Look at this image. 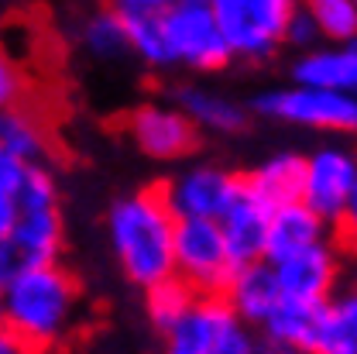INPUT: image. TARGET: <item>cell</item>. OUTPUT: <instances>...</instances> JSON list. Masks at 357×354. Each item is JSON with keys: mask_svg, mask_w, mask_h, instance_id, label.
Instances as JSON below:
<instances>
[{"mask_svg": "<svg viewBox=\"0 0 357 354\" xmlns=\"http://www.w3.org/2000/svg\"><path fill=\"white\" fill-rule=\"evenodd\" d=\"M255 114L303 131L357 138V96L326 87L292 83V87L265 89L255 100Z\"/></svg>", "mask_w": 357, "mask_h": 354, "instance_id": "cell-3", "label": "cell"}, {"mask_svg": "<svg viewBox=\"0 0 357 354\" xmlns=\"http://www.w3.org/2000/svg\"><path fill=\"white\" fill-rule=\"evenodd\" d=\"M337 227H340L344 244L357 248V179H354V186H351V196H347V203H344L340 217H337Z\"/></svg>", "mask_w": 357, "mask_h": 354, "instance_id": "cell-30", "label": "cell"}, {"mask_svg": "<svg viewBox=\"0 0 357 354\" xmlns=\"http://www.w3.org/2000/svg\"><path fill=\"white\" fill-rule=\"evenodd\" d=\"M7 244L21 258V265H45L55 262L66 244V227L59 207H38V210H17Z\"/></svg>", "mask_w": 357, "mask_h": 354, "instance_id": "cell-16", "label": "cell"}, {"mask_svg": "<svg viewBox=\"0 0 357 354\" xmlns=\"http://www.w3.org/2000/svg\"><path fill=\"white\" fill-rule=\"evenodd\" d=\"M172 0H110L114 10L121 14H151V10H165Z\"/></svg>", "mask_w": 357, "mask_h": 354, "instance_id": "cell-31", "label": "cell"}, {"mask_svg": "<svg viewBox=\"0 0 357 354\" xmlns=\"http://www.w3.org/2000/svg\"><path fill=\"white\" fill-rule=\"evenodd\" d=\"M292 83H310L357 96V38L299 52L292 62Z\"/></svg>", "mask_w": 357, "mask_h": 354, "instance_id": "cell-13", "label": "cell"}, {"mask_svg": "<svg viewBox=\"0 0 357 354\" xmlns=\"http://www.w3.org/2000/svg\"><path fill=\"white\" fill-rule=\"evenodd\" d=\"M357 179V152L344 141L319 145L306 155V172H303V203L312 207L323 221L337 223L351 186Z\"/></svg>", "mask_w": 357, "mask_h": 354, "instance_id": "cell-8", "label": "cell"}, {"mask_svg": "<svg viewBox=\"0 0 357 354\" xmlns=\"http://www.w3.org/2000/svg\"><path fill=\"white\" fill-rule=\"evenodd\" d=\"M178 107L189 114V121L199 131H213V134H237L248 124V110L230 100L220 96L213 89H199V87H185L178 93Z\"/></svg>", "mask_w": 357, "mask_h": 354, "instance_id": "cell-19", "label": "cell"}, {"mask_svg": "<svg viewBox=\"0 0 357 354\" xmlns=\"http://www.w3.org/2000/svg\"><path fill=\"white\" fill-rule=\"evenodd\" d=\"M319 28L323 42H351L357 38V0H299Z\"/></svg>", "mask_w": 357, "mask_h": 354, "instance_id": "cell-25", "label": "cell"}, {"mask_svg": "<svg viewBox=\"0 0 357 354\" xmlns=\"http://www.w3.org/2000/svg\"><path fill=\"white\" fill-rule=\"evenodd\" d=\"M128 21V45L131 52L151 69H169L172 66V52L165 38V24H162V10L151 14H124Z\"/></svg>", "mask_w": 357, "mask_h": 354, "instance_id": "cell-22", "label": "cell"}, {"mask_svg": "<svg viewBox=\"0 0 357 354\" xmlns=\"http://www.w3.org/2000/svg\"><path fill=\"white\" fill-rule=\"evenodd\" d=\"M21 172H24V162L14 158V155L0 145V200H14V189H17Z\"/></svg>", "mask_w": 357, "mask_h": 354, "instance_id": "cell-29", "label": "cell"}, {"mask_svg": "<svg viewBox=\"0 0 357 354\" xmlns=\"http://www.w3.org/2000/svg\"><path fill=\"white\" fill-rule=\"evenodd\" d=\"M255 348L248 323L223 296H196L165 330V354H244Z\"/></svg>", "mask_w": 357, "mask_h": 354, "instance_id": "cell-5", "label": "cell"}, {"mask_svg": "<svg viewBox=\"0 0 357 354\" xmlns=\"http://www.w3.org/2000/svg\"><path fill=\"white\" fill-rule=\"evenodd\" d=\"M0 354H35L17 334H10L3 323H0Z\"/></svg>", "mask_w": 357, "mask_h": 354, "instance_id": "cell-33", "label": "cell"}, {"mask_svg": "<svg viewBox=\"0 0 357 354\" xmlns=\"http://www.w3.org/2000/svg\"><path fill=\"white\" fill-rule=\"evenodd\" d=\"M268 214H271V207L241 176L237 196L227 203V210H223L220 221H217L223 230V241H227V248H230V255H234L237 265L265 258Z\"/></svg>", "mask_w": 357, "mask_h": 354, "instance_id": "cell-12", "label": "cell"}, {"mask_svg": "<svg viewBox=\"0 0 357 354\" xmlns=\"http://www.w3.org/2000/svg\"><path fill=\"white\" fill-rule=\"evenodd\" d=\"M79 310V286L76 279L55 262L24 265L0 289V323L17 334L31 351L55 348Z\"/></svg>", "mask_w": 357, "mask_h": 354, "instance_id": "cell-2", "label": "cell"}, {"mask_svg": "<svg viewBox=\"0 0 357 354\" xmlns=\"http://www.w3.org/2000/svg\"><path fill=\"white\" fill-rule=\"evenodd\" d=\"M223 300L234 307V313L248 323V327H261L265 316L282 300V289H278V279H275V268L268 258L258 262H244V265L234 268L227 289H223Z\"/></svg>", "mask_w": 357, "mask_h": 354, "instance_id": "cell-15", "label": "cell"}, {"mask_svg": "<svg viewBox=\"0 0 357 354\" xmlns=\"http://www.w3.org/2000/svg\"><path fill=\"white\" fill-rule=\"evenodd\" d=\"M244 354H258V351H255V348H251V351H244Z\"/></svg>", "mask_w": 357, "mask_h": 354, "instance_id": "cell-36", "label": "cell"}, {"mask_svg": "<svg viewBox=\"0 0 357 354\" xmlns=\"http://www.w3.org/2000/svg\"><path fill=\"white\" fill-rule=\"evenodd\" d=\"M38 207H59V182L42 162H31L17 179L14 210H38Z\"/></svg>", "mask_w": 357, "mask_h": 354, "instance_id": "cell-26", "label": "cell"}, {"mask_svg": "<svg viewBox=\"0 0 357 354\" xmlns=\"http://www.w3.org/2000/svg\"><path fill=\"white\" fill-rule=\"evenodd\" d=\"M0 145L14 158H21L24 165L42 162L45 152H48V141H45V131L38 128V121L28 117V114H21L17 107L0 114Z\"/></svg>", "mask_w": 357, "mask_h": 354, "instance_id": "cell-24", "label": "cell"}, {"mask_svg": "<svg viewBox=\"0 0 357 354\" xmlns=\"http://www.w3.org/2000/svg\"><path fill=\"white\" fill-rule=\"evenodd\" d=\"M192 300H196V293L178 275H169V279L144 289V313H148L151 327L165 334L176 320H182V313L192 307Z\"/></svg>", "mask_w": 357, "mask_h": 354, "instance_id": "cell-23", "label": "cell"}, {"mask_svg": "<svg viewBox=\"0 0 357 354\" xmlns=\"http://www.w3.org/2000/svg\"><path fill=\"white\" fill-rule=\"evenodd\" d=\"M79 38H83V48H86L89 55H93V59H103V62L121 59V55L131 52V45H128V21H124V14L114 10V7L96 10L93 17H86Z\"/></svg>", "mask_w": 357, "mask_h": 354, "instance_id": "cell-21", "label": "cell"}, {"mask_svg": "<svg viewBox=\"0 0 357 354\" xmlns=\"http://www.w3.org/2000/svg\"><path fill=\"white\" fill-rule=\"evenodd\" d=\"M303 172H306V155L299 152H275L268 155L258 169H251L244 182L265 200L268 207L303 200Z\"/></svg>", "mask_w": 357, "mask_h": 354, "instance_id": "cell-18", "label": "cell"}, {"mask_svg": "<svg viewBox=\"0 0 357 354\" xmlns=\"http://www.w3.org/2000/svg\"><path fill=\"white\" fill-rule=\"evenodd\" d=\"M326 227H330V221H323L303 200L271 207L268 234H265V258L278 262V258H289V255H296L303 248H312V244L326 241Z\"/></svg>", "mask_w": 357, "mask_h": 354, "instance_id": "cell-14", "label": "cell"}, {"mask_svg": "<svg viewBox=\"0 0 357 354\" xmlns=\"http://www.w3.org/2000/svg\"><path fill=\"white\" fill-rule=\"evenodd\" d=\"M234 268L237 262L223 241L220 223L199 217L176 221V275L196 296H223Z\"/></svg>", "mask_w": 357, "mask_h": 354, "instance_id": "cell-7", "label": "cell"}, {"mask_svg": "<svg viewBox=\"0 0 357 354\" xmlns=\"http://www.w3.org/2000/svg\"><path fill=\"white\" fill-rule=\"evenodd\" d=\"M24 93H28V83H24V73H21V66L0 48V114L3 110H14V107H21V100H24Z\"/></svg>", "mask_w": 357, "mask_h": 354, "instance_id": "cell-27", "label": "cell"}, {"mask_svg": "<svg viewBox=\"0 0 357 354\" xmlns=\"http://www.w3.org/2000/svg\"><path fill=\"white\" fill-rule=\"evenodd\" d=\"M128 134L134 148L155 162H178L196 152L199 128L189 121V114L178 103H144L131 110Z\"/></svg>", "mask_w": 357, "mask_h": 354, "instance_id": "cell-9", "label": "cell"}, {"mask_svg": "<svg viewBox=\"0 0 357 354\" xmlns=\"http://www.w3.org/2000/svg\"><path fill=\"white\" fill-rule=\"evenodd\" d=\"M14 200H0V244L7 241V234H10V223H14Z\"/></svg>", "mask_w": 357, "mask_h": 354, "instance_id": "cell-34", "label": "cell"}, {"mask_svg": "<svg viewBox=\"0 0 357 354\" xmlns=\"http://www.w3.org/2000/svg\"><path fill=\"white\" fill-rule=\"evenodd\" d=\"M21 268H24L21 265V258H17V255H14V248L3 241V244H0V289H3V286L21 272Z\"/></svg>", "mask_w": 357, "mask_h": 354, "instance_id": "cell-32", "label": "cell"}, {"mask_svg": "<svg viewBox=\"0 0 357 354\" xmlns=\"http://www.w3.org/2000/svg\"><path fill=\"white\" fill-rule=\"evenodd\" d=\"M237 189H241V176L227 172L220 165H189L185 172L165 182L162 196L178 221L185 217L220 221V214L237 196Z\"/></svg>", "mask_w": 357, "mask_h": 354, "instance_id": "cell-10", "label": "cell"}, {"mask_svg": "<svg viewBox=\"0 0 357 354\" xmlns=\"http://www.w3.org/2000/svg\"><path fill=\"white\" fill-rule=\"evenodd\" d=\"M316 313H319V307L296 303V300H278V307L268 313L265 323H261V334L268 341H278V344H289L303 354H312Z\"/></svg>", "mask_w": 357, "mask_h": 354, "instance_id": "cell-20", "label": "cell"}, {"mask_svg": "<svg viewBox=\"0 0 357 354\" xmlns=\"http://www.w3.org/2000/svg\"><path fill=\"white\" fill-rule=\"evenodd\" d=\"M319 42H323V38H319L316 21H312L310 14L303 10V3H299V7H296V14H292V17H289V24H285V45H292V48L306 52V48H316Z\"/></svg>", "mask_w": 357, "mask_h": 354, "instance_id": "cell-28", "label": "cell"}, {"mask_svg": "<svg viewBox=\"0 0 357 354\" xmlns=\"http://www.w3.org/2000/svg\"><path fill=\"white\" fill-rule=\"evenodd\" d=\"M258 354H303V351H296V348H289V344H278V341H261L258 348H255Z\"/></svg>", "mask_w": 357, "mask_h": 354, "instance_id": "cell-35", "label": "cell"}, {"mask_svg": "<svg viewBox=\"0 0 357 354\" xmlns=\"http://www.w3.org/2000/svg\"><path fill=\"white\" fill-rule=\"evenodd\" d=\"M271 268H275L282 300H296V303H310V307L326 303L340 282V258L330 241H319L289 258H278V262H271Z\"/></svg>", "mask_w": 357, "mask_h": 354, "instance_id": "cell-11", "label": "cell"}, {"mask_svg": "<svg viewBox=\"0 0 357 354\" xmlns=\"http://www.w3.org/2000/svg\"><path fill=\"white\" fill-rule=\"evenodd\" d=\"M312 354H357V286L333 289L316 313Z\"/></svg>", "mask_w": 357, "mask_h": 354, "instance_id": "cell-17", "label": "cell"}, {"mask_svg": "<svg viewBox=\"0 0 357 354\" xmlns=\"http://www.w3.org/2000/svg\"><path fill=\"white\" fill-rule=\"evenodd\" d=\"M234 59L265 62L285 45V24L299 0H206Z\"/></svg>", "mask_w": 357, "mask_h": 354, "instance_id": "cell-4", "label": "cell"}, {"mask_svg": "<svg viewBox=\"0 0 357 354\" xmlns=\"http://www.w3.org/2000/svg\"><path fill=\"white\" fill-rule=\"evenodd\" d=\"M176 214L162 189H134L107 210V244L121 275L148 289L176 275Z\"/></svg>", "mask_w": 357, "mask_h": 354, "instance_id": "cell-1", "label": "cell"}, {"mask_svg": "<svg viewBox=\"0 0 357 354\" xmlns=\"http://www.w3.org/2000/svg\"><path fill=\"white\" fill-rule=\"evenodd\" d=\"M162 24L172 52V66H185L192 73H217L230 66L234 59L230 45L206 0H172L162 10Z\"/></svg>", "mask_w": 357, "mask_h": 354, "instance_id": "cell-6", "label": "cell"}]
</instances>
